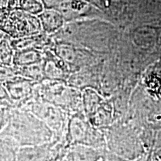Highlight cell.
<instances>
[{
    "label": "cell",
    "mask_w": 161,
    "mask_h": 161,
    "mask_svg": "<svg viewBox=\"0 0 161 161\" xmlns=\"http://www.w3.org/2000/svg\"><path fill=\"white\" fill-rule=\"evenodd\" d=\"M19 8L37 17L45 9L41 0H19Z\"/></svg>",
    "instance_id": "9c48e42d"
},
{
    "label": "cell",
    "mask_w": 161,
    "mask_h": 161,
    "mask_svg": "<svg viewBox=\"0 0 161 161\" xmlns=\"http://www.w3.org/2000/svg\"><path fill=\"white\" fill-rule=\"evenodd\" d=\"M43 58L40 52L35 49H25L16 51L13 64L19 67L28 66L41 63Z\"/></svg>",
    "instance_id": "5b68a950"
},
{
    "label": "cell",
    "mask_w": 161,
    "mask_h": 161,
    "mask_svg": "<svg viewBox=\"0 0 161 161\" xmlns=\"http://www.w3.org/2000/svg\"><path fill=\"white\" fill-rule=\"evenodd\" d=\"M71 0H41L45 9L58 10L60 7L69 3Z\"/></svg>",
    "instance_id": "4fadbf2b"
},
{
    "label": "cell",
    "mask_w": 161,
    "mask_h": 161,
    "mask_svg": "<svg viewBox=\"0 0 161 161\" xmlns=\"http://www.w3.org/2000/svg\"><path fill=\"white\" fill-rule=\"evenodd\" d=\"M96 133L92 129L90 124L82 118L74 116L69 125V139L72 146H83L100 148L102 142Z\"/></svg>",
    "instance_id": "7a4b0ae2"
},
{
    "label": "cell",
    "mask_w": 161,
    "mask_h": 161,
    "mask_svg": "<svg viewBox=\"0 0 161 161\" xmlns=\"http://www.w3.org/2000/svg\"><path fill=\"white\" fill-rule=\"evenodd\" d=\"M15 81L10 82V83L8 82V91L11 92L12 97L16 98V99H19V98L27 96L29 87L28 81H29V80H17V82Z\"/></svg>",
    "instance_id": "ba28073f"
},
{
    "label": "cell",
    "mask_w": 161,
    "mask_h": 161,
    "mask_svg": "<svg viewBox=\"0 0 161 161\" xmlns=\"http://www.w3.org/2000/svg\"><path fill=\"white\" fill-rule=\"evenodd\" d=\"M37 17L41 24L43 31L47 34L57 31L66 22L59 11L52 9H44Z\"/></svg>",
    "instance_id": "277c9868"
},
{
    "label": "cell",
    "mask_w": 161,
    "mask_h": 161,
    "mask_svg": "<svg viewBox=\"0 0 161 161\" xmlns=\"http://www.w3.org/2000/svg\"><path fill=\"white\" fill-rule=\"evenodd\" d=\"M42 34L43 33L21 39H16L11 42V47L16 51L25 49H40L45 45L47 40L46 36Z\"/></svg>",
    "instance_id": "8992f818"
},
{
    "label": "cell",
    "mask_w": 161,
    "mask_h": 161,
    "mask_svg": "<svg viewBox=\"0 0 161 161\" xmlns=\"http://www.w3.org/2000/svg\"><path fill=\"white\" fill-rule=\"evenodd\" d=\"M19 72L24 76L31 78V79H40V78L45 75L44 72V64L42 65L41 63L34 64V65L19 67Z\"/></svg>",
    "instance_id": "30bf717a"
},
{
    "label": "cell",
    "mask_w": 161,
    "mask_h": 161,
    "mask_svg": "<svg viewBox=\"0 0 161 161\" xmlns=\"http://www.w3.org/2000/svg\"><path fill=\"white\" fill-rule=\"evenodd\" d=\"M84 1L95 9L101 10V11L109 8L112 4L111 0H84Z\"/></svg>",
    "instance_id": "5bb4252c"
},
{
    "label": "cell",
    "mask_w": 161,
    "mask_h": 161,
    "mask_svg": "<svg viewBox=\"0 0 161 161\" xmlns=\"http://www.w3.org/2000/svg\"><path fill=\"white\" fill-rule=\"evenodd\" d=\"M1 21L2 30L14 40L38 35L43 30L37 16L30 14L19 8L9 10Z\"/></svg>",
    "instance_id": "6da1fadb"
},
{
    "label": "cell",
    "mask_w": 161,
    "mask_h": 161,
    "mask_svg": "<svg viewBox=\"0 0 161 161\" xmlns=\"http://www.w3.org/2000/svg\"><path fill=\"white\" fill-rule=\"evenodd\" d=\"M105 154L99 148L74 145L64 158V161H104Z\"/></svg>",
    "instance_id": "3957f363"
},
{
    "label": "cell",
    "mask_w": 161,
    "mask_h": 161,
    "mask_svg": "<svg viewBox=\"0 0 161 161\" xmlns=\"http://www.w3.org/2000/svg\"><path fill=\"white\" fill-rule=\"evenodd\" d=\"M14 2H16V1H17V2H18V3H19V0H14Z\"/></svg>",
    "instance_id": "9a60e30c"
},
{
    "label": "cell",
    "mask_w": 161,
    "mask_h": 161,
    "mask_svg": "<svg viewBox=\"0 0 161 161\" xmlns=\"http://www.w3.org/2000/svg\"><path fill=\"white\" fill-rule=\"evenodd\" d=\"M74 48L69 45L58 46L56 48V55L67 64H72L75 60V52Z\"/></svg>",
    "instance_id": "8fae6325"
},
{
    "label": "cell",
    "mask_w": 161,
    "mask_h": 161,
    "mask_svg": "<svg viewBox=\"0 0 161 161\" xmlns=\"http://www.w3.org/2000/svg\"><path fill=\"white\" fill-rule=\"evenodd\" d=\"M103 104L102 98L96 92H85L84 95V108L88 118H91Z\"/></svg>",
    "instance_id": "52a82bcc"
},
{
    "label": "cell",
    "mask_w": 161,
    "mask_h": 161,
    "mask_svg": "<svg viewBox=\"0 0 161 161\" xmlns=\"http://www.w3.org/2000/svg\"><path fill=\"white\" fill-rule=\"evenodd\" d=\"M14 53L12 52V49L9 43L5 40L1 41V63L4 65H8L13 62Z\"/></svg>",
    "instance_id": "7c38bea8"
}]
</instances>
